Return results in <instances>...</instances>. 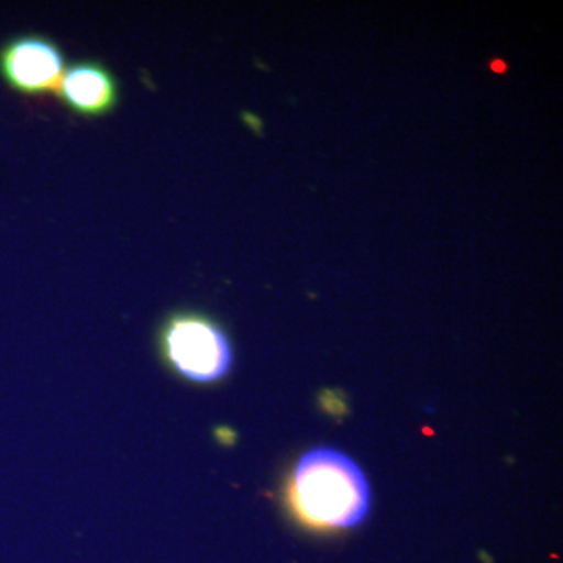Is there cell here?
Returning a JSON list of instances; mask_svg holds the SVG:
<instances>
[{"mask_svg":"<svg viewBox=\"0 0 563 563\" xmlns=\"http://www.w3.org/2000/svg\"><path fill=\"white\" fill-rule=\"evenodd\" d=\"M285 503L306 528H352L368 514V481L347 455L320 448L303 454L296 465L285 487Z\"/></svg>","mask_w":563,"mask_h":563,"instance_id":"obj_1","label":"cell"},{"mask_svg":"<svg viewBox=\"0 0 563 563\" xmlns=\"http://www.w3.org/2000/svg\"><path fill=\"white\" fill-rule=\"evenodd\" d=\"M157 343L166 366L188 383H218L231 372V340L220 324L206 314H169L158 331Z\"/></svg>","mask_w":563,"mask_h":563,"instance_id":"obj_2","label":"cell"},{"mask_svg":"<svg viewBox=\"0 0 563 563\" xmlns=\"http://www.w3.org/2000/svg\"><path fill=\"white\" fill-rule=\"evenodd\" d=\"M0 74L21 95H51L60 87L65 57L57 44L43 36H20L0 49Z\"/></svg>","mask_w":563,"mask_h":563,"instance_id":"obj_3","label":"cell"},{"mask_svg":"<svg viewBox=\"0 0 563 563\" xmlns=\"http://www.w3.org/2000/svg\"><path fill=\"white\" fill-rule=\"evenodd\" d=\"M57 95L69 110L85 118L110 113L120 98L113 74L95 62L77 63L65 70Z\"/></svg>","mask_w":563,"mask_h":563,"instance_id":"obj_4","label":"cell"}]
</instances>
